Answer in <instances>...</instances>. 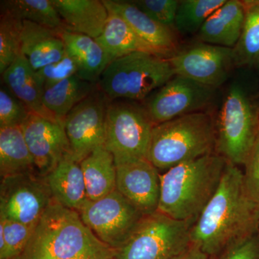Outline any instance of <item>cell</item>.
I'll return each mask as SVG.
<instances>
[{"instance_id":"23","label":"cell","mask_w":259,"mask_h":259,"mask_svg":"<svg viewBox=\"0 0 259 259\" xmlns=\"http://www.w3.org/2000/svg\"><path fill=\"white\" fill-rule=\"evenodd\" d=\"M96 40L106 53L110 64L134 53H148L162 56L141 38L124 19L110 10L103 32Z\"/></svg>"},{"instance_id":"11","label":"cell","mask_w":259,"mask_h":259,"mask_svg":"<svg viewBox=\"0 0 259 259\" xmlns=\"http://www.w3.org/2000/svg\"><path fill=\"white\" fill-rule=\"evenodd\" d=\"M110 102L97 87L65 118V131L71 158L75 161L81 163L95 149L105 146L107 110Z\"/></svg>"},{"instance_id":"9","label":"cell","mask_w":259,"mask_h":259,"mask_svg":"<svg viewBox=\"0 0 259 259\" xmlns=\"http://www.w3.org/2000/svg\"><path fill=\"white\" fill-rule=\"evenodd\" d=\"M79 214L94 235L115 250L125 243L144 215L117 190L97 200L88 199Z\"/></svg>"},{"instance_id":"19","label":"cell","mask_w":259,"mask_h":259,"mask_svg":"<svg viewBox=\"0 0 259 259\" xmlns=\"http://www.w3.org/2000/svg\"><path fill=\"white\" fill-rule=\"evenodd\" d=\"M65 29L96 39L103 32L109 10L103 0H52Z\"/></svg>"},{"instance_id":"22","label":"cell","mask_w":259,"mask_h":259,"mask_svg":"<svg viewBox=\"0 0 259 259\" xmlns=\"http://www.w3.org/2000/svg\"><path fill=\"white\" fill-rule=\"evenodd\" d=\"M2 75L5 86L23 102L31 113L61 122L44 106L42 102L44 89L35 71L32 69L23 55L19 56Z\"/></svg>"},{"instance_id":"10","label":"cell","mask_w":259,"mask_h":259,"mask_svg":"<svg viewBox=\"0 0 259 259\" xmlns=\"http://www.w3.org/2000/svg\"><path fill=\"white\" fill-rule=\"evenodd\" d=\"M54 201L46 177L37 172L1 179L0 218L35 226Z\"/></svg>"},{"instance_id":"16","label":"cell","mask_w":259,"mask_h":259,"mask_svg":"<svg viewBox=\"0 0 259 259\" xmlns=\"http://www.w3.org/2000/svg\"><path fill=\"white\" fill-rule=\"evenodd\" d=\"M103 3L108 10L124 19L134 31L160 55L169 59L177 52L178 40L175 29L155 21L131 2L103 0Z\"/></svg>"},{"instance_id":"36","label":"cell","mask_w":259,"mask_h":259,"mask_svg":"<svg viewBox=\"0 0 259 259\" xmlns=\"http://www.w3.org/2000/svg\"><path fill=\"white\" fill-rule=\"evenodd\" d=\"M218 259H259V232L227 248Z\"/></svg>"},{"instance_id":"4","label":"cell","mask_w":259,"mask_h":259,"mask_svg":"<svg viewBox=\"0 0 259 259\" xmlns=\"http://www.w3.org/2000/svg\"><path fill=\"white\" fill-rule=\"evenodd\" d=\"M215 148V120L207 112H194L155 125L146 159L167 171L211 154Z\"/></svg>"},{"instance_id":"39","label":"cell","mask_w":259,"mask_h":259,"mask_svg":"<svg viewBox=\"0 0 259 259\" xmlns=\"http://www.w3.org/2000/svg\"><path fill=\"white\" fill-rule=\"evenodd\" d=\"M254 64L256 66L257 69H258V74H259V56L258 58H257L256 60H255Z\"/></svg>"},{"instance_id":"38","label":"cell","mask_w":259,"mask_h":259,"mask_svg":"<svg viewBox=\"0 0 259 259\" xmlns=\"http://www.w3.org/2000/svg\"><path fill=\"white\" fill-rule=\"evenodd\" d=\"M117 254V250L112 249H107L103 251L99 252V253H93L85 256L79 257V258L71 259H112L115 258Z\"/></svg>"},{"instance_id":"29","label":"cell","mask_w":259,"mask_h":259,"mask_svg":"<svg viewBox=\"0 0 259 259\" xmlns=\"http://www.w3.org/2000/svg\"><path fill=\"white\" fill-rule=\"evenodd\" d=\"M23 22L13 10L2 6L0 15V73L21 56Z\"/></svg>"},{"instance_id":"5","label":"cell","mask_w":259,"mask_h":259,"mask_svg":"<svg viewBox=\"0 0 259 259\" xmlns=\"http://www.w3.org/2000/svg\"><path fill=\"white\" fill-rule=\"evenodd\" d=\"M175 75L168 59L138 52L112 61L97 84L110 101H139L161 88Z\"/></svg>"},{"instance_id":"31","label":"cell","mask_w":259,"mask_h":259,"mask_svg":"<svg viewBox=\"0 0 259 259\" xmlns=\"http://www.w3.org/2000/svg\"><path fill=\"white\" fill-rule=\"evenodd\" d=\"M31 114L5 85L0 90V128L22 126Z\"/></svg>"},{"instance_id":"1","label":"cell","mask_w":259,"mask_h":259,"mask_svg":"<svg viewBox=\"0 0 259 259\" xmlns=\"http://www.w3.org/2000/svg\"><path fill=\"white\" fill-rule=\"evenodd\" d=\"M259 232V207L250 198L243 171L227 161L217 191L191 228V243L210 257Z\"/></svg>"},{"instance_id":"15","label":"cell","mask_w":259,"mask_h":259,"mask_svg":"<svg viewBox=\"0 0 259 259\" xmlns=\"http://www.w3.org/2000/svg\"><path fill=\"white\" fill-rule=\"evenodd\" d=\"M117 166V190L144 214L157 212L161 195L159 170L147 159Z\"/></svg>"},{"instance_id":"17","label":"cell","mask_w":259,"mask_h":259,"mask_svg":"<svg viewBox=\"0 0 259 259\" xmlns=\"http://www.w3.org/2000/svg\"><path fill=\"white\" fill-rule=\"evenodd\" d=\"M244 22L243 1L227 0L206 20L197 37L200 42L234 49L241 37Z\"/></svg>"},{"instance_id":"21","label":"cell","mask_w":259,"mask_h":259,"mask_svg":"<svg viewBox=\"0 0 259 259\" xmlns=\"http://www.w3.org/2000/svg\"><path fill=\"white\" fill-rule=\"evenodd\" d=\"M45 177L54 200L79 212L89 199L80 163L69 156Z\"/></svg>"},{"instance_id":"3","label":"cell","mask_w":259,"mask_h":259,"mask_svg":"<svg viewBox=\"0 0 259 259\" xmlns=\"http://www.w3.org/2000/svg\"><path fill=\"white\" fill-rule=\"evenodd\" d=\"M110 248L83 223L79 212L54 201L37 221L23 253L14 259L76 258Z\"/></svg>"},{"instance_id":"18","label":"cell","mask_w":259,"mask_h":259,"mask_svg":"<svg viewBox=\"0 0 259 259\" xmlns=\"http://www.w3.org/2000/svg\"><path fill=\"white\" fill-rule=\"evenodd\" d=\"M21 54L34 71L61 60L66 50L60 32L23 20Z\"/></svg>"},{"instance_id":"26","label":"cell","mask_w":259,"mask_h":259,"mask_svg":"<svg viewBox=\"0 0 259 259\" xmlns=\"http://www.w3.org/2000/svg\"><path fill=\"white\" fill-rule=\"evenodd\" d=\"M97 87V83L88 82L74 75L44 90L42 102L48 111L64 123L68 114Z\"/></svg>"},{"instance_id":"37","label":"cell","mask_w":259,"mask_h":259,"mask_svg":"<svg viewBox=\"0 0 259 259\" xmlns=\"http://www.w3.org/2000/svg\"><path fill=\"white\" fill-rule=\"evenodd\" d=\"M171 259H211V257L206 254L198 247L191 244L187 249Z\"/></svg>"},{"instance_id":"24","label":"cell","mask_w":259,"mask_h":259,"mask_svg":"<svg viewBox=\"0 0 259 259\" xmlns=\"http://www.w3.org/2000/svg\"><path fill=\"white\" fill-rule=\"evenodd\" d=\"M90 200H97L117 190L115 158L105 146L99 147L80 163Z\"/></svg>"},{"instance_id":"20","label":"cell","mask_w":259,"mask_h":259,"mask_svg":"<svg viewBox=\"0 0 259 259\" xmlns=\"http://www.w3.org/2000/svg\"><path fill=\"white\" fill-rule=\"evenodd\" d=\"M60 34L66 54L77 67L76 76L88 82L98 83L110 61L96 39L66 29Z\"/></svg>"},{"instance_id":"28","label":"cell","mask_w":259,"mask_h":259,"mask_svg":"<svg viewBox=\"0 0 259 259\" xmlns=\"http://www.w3.org/2000/svg\"><path fill=\"white\" fill-rule=\"evenodd\" d=\"M227 0H181L175 29L182 35L198 33L209 17Z\"/></svg>"},{"instance_id":"32","label":"cell","mask_w":259,"mask_h":259,"mask_svg":"<svg viewBox=\"0 0 259 259\" xmlns=\"http://www.w3.org/2000/svg\"><path fill=\"white\" fill-rule=\"evenodd\" d=\"M35 226L0 218V231L3 232L8 247V259H14L22 253L28 243Z\"/></svg>"},{"instance_id":"34","label":"cell","mask_w":259,"mask_h":259,"mask_svg":"<svg viewBox=\"0 0 259 259\" xmlns=\"http://www.w3.org/2000/svg\"><path fill=\"white\" fill-rule=\"evenodd\" d=\"M35 73L44 90L76 75L77 67L73 59L66 53L61 60L47 65L35 71Z\"/></svg>"},{"instance_id":"12","label":"cell","mask_w":259,"mask_h":259,"mask_svg":"<svg viewBox=\"0 0 259 259\" xmlns=\"http://www.w3.org/2000/svg\"><path fill=\"white\" fill-rule=\"evenodd\" d=\"M215 89L175 75L158 89L146 105L154 125L188 114L202 112L212 102Z\"/></svg>"},{"instance_id":"25","label":"cell","mask_w":259,"mask_h":259,"mask_svg":"<svg viewBox=\"0 0 259 259\" xmlns=\"http://www.w3.org/2000/svg\"><path fill=\"white\" fill-rule=\"evenodd\" d=\"M37 172L21 126L0 128V175L2 178Z\"/></svg>"},{"instance_id":"35","label":"cell","mask_w":259,"mask_h":259,"mask_svg":"<svg viewBox=\"0 0 259 259\" xmlns=\"http://www.w3.org/2000/svg\"><path fill=\"white\" fill-rule=\"evenodd\" d=\"M244 166L243 173L245 191L259 207V133Z\"/></svg>"},{"instance_id":"33","label":"cell","mask_w":259,"mask_h":259,"mask_svg":"<svg viewBox=\"0 0 259 259\" xmlns=\"http://www.w3.org/2000/svg\"><path fill=\"white\" fill-rule=\"evenodd\" d=\"M131 3L155 21L175 29L179 0H136Z\"/></svg>"},{"instance_id":"27","label":"cell","mask_w":259,"mask_h":259,"mask_svg":"<svg viewBox=\"0 0 259 259\" xmlns=\"http://www.w3.org/2000/svg\"><path fill=\"white\" fill-rule=\"evenodd\" d=\"M245 22L241 37L233 50L236 66L254 64L259 56V0L243 1Z\"/></svg>"},{"instance_id":"13","label":"cell","mask_w":259,"mask_h":259,"mask_svg":"<svg viewBox=\"0 0 259 259\" xmlns=\"http://www.w3.org/2000/svg\"><path fill=\"white\" fill-rule=\"evenodd\" d=\"M175 74L213 89L226 82L235 66L233 49L199 42L168 59Z\"/></svg>"},{"instance_id":"6","label":"cell","mask_w":259,"mask_h":259,"mask_svg":"<svg viewBox=\"0 0 259 259\" xmlns=\"http://www.w3.org/2000/svg\"><path fill=\"white\" fill-rule=\"evenodd\" d=\"M216 148L227 161L244 165L259 133V114L243 88H229L215 120Z\"/></svg>"},{"instance_id":"14","label":"cell","mask_w":259,"mask_h":259,"mask_svg":"<svg viewBox=\"0 0 259 259\" xmlns=\"http://www.w3.org/2000/svg\"><path fill=\"white\" fill-rule=\"evenodd\" d=\"M37 173L46 177L71 156L64 123L31 113L21 126Z\"/></svg>"},{"instance_id":"30","label":"cell","mask_w":259,"mask_h":259,"mask_svg":"<svg viewBox=\"0 0 259 259\" xmlns=\"http://www.w3.org/2000/svg\"><path fill=\"white\" fill-rule=\"evenodd\" d=\"M2 5L13 10L23 20L61 32L65 29L62 19L52 0H15Z\"/></svg>"},{"instance_id":"40","label":"cell","mask_w":259,"mask_h":259,"mask_svg":"<svg viewBox=\"0 0 259 259\" xmlns=\"http://www.w3.org/2000/svg\"><path fill=\"white\" fill-rule=\"evenodd\" d=\"M112 259H117V258H116V257H115V258H112Z\"/></svg>"},{"instance_id":"2","label":"cell","mask_w":259,"mask_h":259,"mask_svg":"<svg viewBox=\"0 0 259 259\" xmlns=\"http://www.w3.org/2000/svg\"><path fill=\"white\" fill-rule=\"evenodd\" d=\"M226 163L213 153L167 170L161 175L158 211L194 224L217 191Z\"/></svg>"},{"instance_id":"8","label":"cell","mask_w":259,"mask_h":259,"mask_svg":"<svg viewBox=\"0 0 259 259\" xmlns=\"http://www.w3.org/2000/svg\"><path fill=\"white\" fill-rule=\"evenodd\" d=\"M154 126L145 107L119 100L109 102L105 147L116 166L146 159Z\"/></svg>"},{"instance_id":"7","label":"cell","mask_w":259,"mask_h":259,"mask_svg":"<svg viewBox=\"0 0 259 259\" xmlns=\"http://www.w3.org/2000/svg\"><path fill=\"white\" fill-rule=\"evenodd\" d=\"M193 224L177 221L159 211L145 214L120 249L117 259H171L192 243Z\"/></svg>"}]
</instances>
